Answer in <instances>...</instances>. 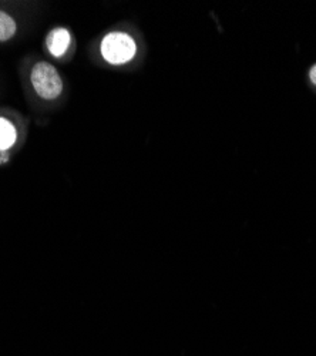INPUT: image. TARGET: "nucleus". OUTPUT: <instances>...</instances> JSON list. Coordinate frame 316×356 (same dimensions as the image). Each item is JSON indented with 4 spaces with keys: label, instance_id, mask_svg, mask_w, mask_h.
<instances>
[{
    "label": "nucleus",
    "instance_id": "nucleus-1",
    "mask_svg": "<svg viewBox=\"0 0 316 356\" xmlns=\"http://www.w3.org/2000/svg\"><path fill=\"white\" fill-rule=\"evenodd\" d=\"M31 80L36 93L44 100L57 99L63 90V81L59 72L46 62L35 65L31 74Z\"/></svg>",
    "mask_w": 316,
    "mask_h": 356
},
{
    "label": "nucleus",
    "instance_id": "nucleus-2",
    "mask_svg": "<svg viewBox=\"0 0 316 356\" xmlns=\"http://www.w3.org/2000/svg\"><path fill=\"white\" fill-rule=\"evenodd\" d=\"M101 54L111 65L130 62L135 54V43L127 33H110L101 42Z\"/></svg>",
    "mask_w": 316,
    "mask_h": 356
},
{
    "label": "nucleus",
    "instance_id": "nucleus-3",
    "mask_svg": "<svg viewBox=\"0 0 316 356\" xmlns=\"http://www.w3.org/2000/svg\"><path fill=\"white\" fill-rule=\"evenodd\" d=\"M70 33L67 29L59 27L51 31L46 39V46L54 57H62L70 46Z\"/></svg>",
    "mask_w": 316,
    "mask_h": 356
},
{
    "label": "nucleus",
    "instance_id": "nucleus-4",
    "mask_svg": "<svg viewBox=\"0 0 316 356\" xmlns=\"http://www.w3.org/2000/svg\"><path fill=\"white\" fill-rule=\"evenodd\" d=\"M17 138V133L15 126L6 120V118L0 117V152H5L10 148Z\"/></svg>",
    "mask_w": 316,
    "mask_h": 356
},
{
    "label": "nucleus",
    "instance_id": "nucleus-5",
    "mask_svg": "<svg viewBox=\"0 0 316 356\" xmlns=\"http://www.w3.org/2000/svg\"><path fill=\"white\" fill-rule=\"evenodd\" d=\"M16 33V22L12 16L0 10V42L9 40Z\"/></svg>",
    "mask_w": 316,
    "mask_h": 356
},
{
    "label": "nucleus",
    "instance_id": "nucleus-6",
    "mask_svg": "<svg viewBox=\"0 0 316 356\" xmlns=\"http://www.w3.org/2000/svg\"><path fill=\"white\" fill-rule=\"evenodd\" d=\"M310 80H312V83L316 86V65L310 69Z\"/></svg>",
    "mask_w": 316,
    "mask_h": 356
}]
</instances>
